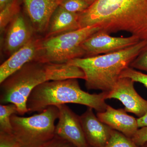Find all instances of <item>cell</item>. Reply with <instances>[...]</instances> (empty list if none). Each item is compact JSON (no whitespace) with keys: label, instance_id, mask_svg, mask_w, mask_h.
<instances>
[{"label":"cell","instance_id":"obj_1","mask_svg":"<svg viewBox=\"0 0 147 147\" xmlns=\"http://www.w3.org/2000/svg\"><path fill=\"white\" fill-rule=\"evenodd\" d=\"M80 28L95 26L108 34L127 32L147 40V0H96L79 13Z\"/></svg>","mask_w":147,"mask_h":147},{"label":"cell","instance_id":"obj_2","mask_svg":"<svg viewBox=\"0 0 147 147\" xmlns=\"http://www.w3.org/2000/svg\"><path fill=\"white\" fill-rule=\"evenodd\" d=\"M69 79H85L84 71L67 63L30 62L1 84V104L13 103L18 115L28 113L27 101L32 91L38 85L51 81Z\"/></svg>","mask_w":147,"mask_h":147},{"label":"cell","instance_id":"obj_3","mask_svg":"<svg viewBox=\"0 0 147 147\" xmlns=\"http://www.w3.org/2000/svg\"><path fill=\"white\" fill-rule=\"evenodd\" d=\"M147 45V40L114 52L92 57L78 58L67 63L81 69L85 75L86 86L88 90L109 92L120 79L121 73Z\"/></svg>","mask_w":147,"mask_h":147},{"label":"cell","instance_id":"obj_4","mask_svg":"<svg viewBox=\"0 0 147 147\" xmlns=\"http://www.w3.org/2000/svg\"><path fill=\"white\" fill-rule=\"evenodd\" d=\"M108 94L84 91L77 79L48 81L38 85L31 92L27 101L28 113H41L49 106L67 103L86 105L98 113L104 112L108 105L105 102Z\"/></svg>","mask_w":147,"mask_h":147},{"label":"cell","instance_id":"obj_5","mask_svg":"<svg viewBox=\"0 0 147 147\" xmlns=\"http://www.w3.org/2000/svg\"><path fill=\"white\" fill-rule=\"evenodd\" d=\"M100 30L98 27L91 26L40 39L34 61L64 63L82 58L85 56L82 43Z\"/></svg>","mask_w":147,"mask_h":147},{"label":"cell","instance_id":"obj_6","mask_svg":"<svg viewBox=\"0 0 147 147\" xmlns=\"http://www.w3.org/2000/svg\"><path fill=\"white\" fill-rule=\"evenodd\" d=\"M59 115L56 106L30 117L14 114L11 117L12 135L21 147H43L55 137V123Z\"/></svg>","mask_w":147,"mask_h":147},{"label":"cell","instance_id":"obj_7","mask_svg":"<svg viewBox=\"0 0 147 147\" xmlns=\"http://www.w3.org/2000/svg\"><path fill=\"white\" fill-rule=\"evenodd\" d=\"M140 40L134 36L127 37L112 36L100 30L84 41L82 47L86 57H92L123 50L137 44Z\"/></svg>","mask_w":147,"mask_h":147},{"label":"cell","instance_id":"obj_8","mask_svg":"<svg viewBox=\"0 0 147 147\" xmlns=\"http://www.w3.org/2000/svg\"><path fill=\"white\" fill-rule=\"evenodd\" d=\"M59 111V121L55 126V134L67 140L76 147H89L87 143L80 116L66 104L56 106Z\"/></svg>","mask_w":147,"mask_h":147},{"label":"cell","instance_id":"obj_9","mask_svg":"<svg viewBox=\"0 0 147 147\" xmlns=\"http://www.w3.org/2000/svg\"><path fill=\"white\" fill-rule=\"evenodd\" d=\"M134 83L129 78H120L113 89L108 92L107 99H117L124 105L126 112L140 118L147 114V100L137 92Z\"/></svg>","mask_w":147,"mask_h":147},{"label":"cell","instance_id":"obj_10","mask_svg":"<svg viewBox=\"0 0 147 147\" xmlns=\"http://www.w3.org/2000/svg\"><path fill=\"white\" fill-rule=\"evenodd\" d=\"M34 30L47 31L50 18L62 0H22Z\"/></svg>","mask_w":147,"mask_h":147},{"label":"cell","instance_id":"obj_11","mask_svg":"<svg viewBox=\"0 0 147 147\" xmlns=\"http://www.w3.org/2000/svg\"><path fill=\"white\" fill-rule=\"evenodd\" d=\"M80 119L88 144L93 147H105L113 129L101 121L91 108L88 107Z\"/></svg>","mask_w":147,"mask_h":147},{"label":"cell","instance_id":"obj_12","mask_svg":"<svg viewBox=\"0 0 147 147\" xmlns=\"http://www.w3.org/2000/svg\"><path fill=\"white\" fill-rule=\"evenodd\" d=\"M40 40L33 37L1 65L0 84L25 65L35 60L38 53Z\"/></svg>","mask_w":147,"mask_h":147},{"label":"cell","instance_id":"obj_13","mask_svg":"<svg viewBox=\"0 0 147 147\" xmlns=\"http://www.w3.org/2000/svg\"><path fill=\"white\" fill-rule=\"evenodd\" d=\"M124 109H116L107 105L104 112L97 113V117L110 128L132 138L139 129L137 119L129 115Z\"/></svg>","mask_w":147,"mask_h":147},{"label":"cell","instance_id":"obj_14","mask_svg":"<svg viewBox=\"0 0 147 147\" xmlns=\"http://www.w3.org/2000/svg\"><path fill=\"white\" fill-rule=\"evenodd\" d=\"M32 30L19 13L9 24L4 40V49L7 55H11L32 39Z\"/></svg>","mask_w":147,"mask_h":147},{"label":"cell","instance_id":"obj_15","mask_svg":"<svg viewBox=\"0 0 147 147\" xmlns=\"http://www.w3.org/2000/svg\"><path fill=\"white\" fill-rule=\"evenodd\" d=\"M80 28L79 14L69 12L59 6L50 18L46 37Z\"/></svg>","mask_w":147,"mask_h":147},{"label":"cell","instance_id":"obj_16","mask_svg":"<svg viewBox=\"0 0 147 147\" xmlns=\"http://www.w3.org/2000/svg\"><path fill=\"white\" fill-rule=\"evenodd\" d=\"M18 114L17 107L13 103L0 105V131L12 134V127L11 117Z\"/></svg>","mask_w":147,"mask_h":147},{"label":"cell","instance_id":"obj_17","mask_svg":"<svg viewBox=\"0 0 147 147\" xmlns=\"http://www.w3.org/2000/svg\"><path fill=\"white\" fill-rule=\"evenodd\" d=\"M19 0H13L6 6L0 12V30L2 33L7 25L19 13Z\"/></svg>","mask_w":147,"mask_h":147},{"label":"cell","instance_id":"obj_18","mask_svg":"<svg viewBox=\"0 0 147 147\" xmlns=\"http://www.w3.org/2000/svg\"><path fill=\"white\" fill-rule=\"evenodd\" d=\"M105 147H141L136 145L131 138L119 131L113 129Z\"/></svg>","mask_w":147,"mask_h":147},{"label":"cell","instance_id":"obj_19","mask_svg":"<svg viewBox=\"0 0 147 147\" xmlns=\"http://www.w3.org/2000/svg\"><path fill=\"white\" fill-rule=\"evenodd\" d=\"M90 5L86 0H62L59 6L69 12L79 14L86 10Z\"/></svg>","mask_w":147,"mask_h":147},{"label":"cell","instance_id":"obj_20","mask_svg":"<svg viewBox=\"0 0 147 147\" xmlns=\"http://www.w3.org/2000/svg\"><path fill=\"white\" fill-rule=\"evenodd\" d=\"M120 78H129L134 82H138L143 84L147 88V74L129 67L122 72Z\"/></svg>","mask_w":147,"mask_h":147},{"label":"cell","instance_id":"obj_21","mask_svg":"<svg viewBox=\"0 0 147 147\" xmlns=\"http://www.w3.org/2000/svg\"><path fill=\"white\" fill-rule=\"evenodd\" d=\"M129 67L147 73V45L131 62Z\"/></svg>","mask_w":147,"mask_h":147},{"label":"cell","instance_id":"obj_22","mask_svg":"<svg viewBox=\"0 0 147 147\" xmlns=\"http://www.w3.org/2000/svg\"><path fill=\"white\" fill-rule=\"evenodd\" d=\"M0 147H21L12 134L0 131Z\"/></svg>","mask_w":147,"mask_h":147},{"label":"cell","instance_id":"obj_23","mask_svg":"<svg viewBox=\"0 0 147 147\" xmlns=\"http://www.w3.org/2000/svg\"><path fill=\"white\" fill-rule=\"evenodd\" d=\"M133 142L141 147L147 142V126L139 128L131 138Z\"/></svg>","mask_w":147,"mask_h":147},{"label":"cell","instance_id":"obj_24","mask_svg":"<svg viewBox=\"0 0 147 147\" xmlns=\"http://www.w3.org/2000/svg\"><path fill=\"white\" fill-rule=\"evenodd\" d=\"M43 147H76L67 140L58 137H55Z\"/></svg>","mask_w":147,"mask_h":147},{"label":"cell","instance_id":"obj_25","mask_svg":"<svg viewBox=\"0 0 147 147\" xmlns=\"http://www.w3.org/2000/svg\"><path fill=\"white\" fill-rule=\"evenodd\" d=\"M139 128L147 126V114L142 117L137 118Z\"/></svg>","mask_w":147,"mask_h":147},{"label":"cell","instance_id":"obj_26","mask_svg":"<svg viewBox=\"0 0 147 147\" xmlns=\"http://www.w3.org/2000/svg\"><path fill=\"white\" fill-rule=\"evenodd\" d=\"M12 1L13 0H0V11L3 9Z\"/></svg>","mask_w":147,"mask_h":147},{"label":"cell","instance_id":"obj_27","mask_svg":"<svg viewBox=\"0 0 147 147\" xmlns=\"http://www.w3.org/2000/svg\"><path fill=\"white\" fill-rule=\"evenodd\" d=\"M86 1L90 5H91L96 0H86Z\"/></svg>","mask_w":147,"mask_h":147},{"label":"cell","instance_id":"obj_28","mask_svg":"<svg viewBox=\"0 0 147 147\" xmlns=\"http://www.w3.org/2000/svg\"><path fill=\"white\" fill-rule=\"evenodd\" d=\"M141 147H147V142L146 144H144L143 146H141Z\"/></svg>","mask_w":147,"mask_h":147}]
</instances>
